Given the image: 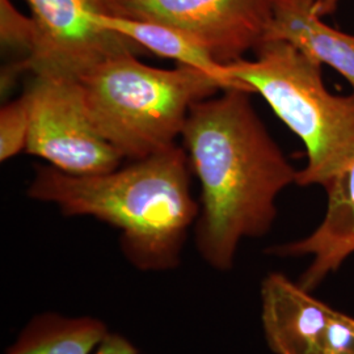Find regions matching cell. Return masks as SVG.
Segmentation results:
<instances>
[{
  "instance_id": "6da1fadb",
  "label": "cell",
  "mask_w": 354,
  "mask_h": 354,
  "mask_svg": "<svg viewBox=\"0 0 354 354\" xmlns=\"http://www.w3.org/2000/svg\"><path fill=\"white\" fill-rule=\"evenodd\" d=\"M251 95L231 88L196 102L181 133L201 185L197 250L218 272L232 269L241 241L272 230L279 194L297 184L298 169L269 134Z\"/></svg>"
},
{
  "instance_id": "7a4b0ae2",
  "label": "cell",
  "mask_w": 354,
  "mask_h": 354,
  "mask_svg": "<svg viewBox=\"0 0 354 354\" xmlns=\"http://www.w3.org/2000/svg\"><path fill=\"white\" fill-rule=\"evenodd\" d=\"M190 169L178 145L102 175L75 176L37 165L26 194L57 205L66 216H93L113 226L131 266L168 272L180 266L188 231L200 215Z\"/></svg>"
},
{
  "instance_id": "3957f363",
  "label": "cell",
  "mask_w": 354,
  "mask_h": 354,
  "mask_svg": "<svg viewBox=\"0 0 354 354\" xmlns=\"http://www.w3.org/2000/svg\"><path fill=\"white\" fill-rule=\"evenodd\" d=\"M80 83L93 125L130 160L176 146L192 106L230 89L203 70L151 67L130 53L102 61Z\"/></svg>"
},
{
  "instance_id": "277c9868",
  "label": "cell",
  "mask_w": 354,
  "mask_h": 354,
  "mask_svg": "<svg viewBox=\"0 0 354 354\" xmlns=\"http://www.w3.org/2000/svg\"><path fill=\"white\" fill-rule=\"evenodd\" d=\"M253 55L226 64L228 76L259 93L304 143L307 163L297 185L324 188L354 159V92L330 93L323 64L288 42L266 39Z\"/></svg>"
},
{
  "instance_id": "5b68a950",
  "label": "cell",
  "mask_w": 354,
  "mask_h": 354,
  "mask_svg": "<svg viewBox=\"0 0 354 354\" xmlns=\"http://www.w3.org/2000/svg\"><path fill=\"white\" fill-rule=\"evenodd\" d=\"M26 91L30 99L28 153L75 176L120 168L124 158L93 125L80 80L35 75Z\"/></svg>"
},
{
  "instance_id": "8992f818",
  "label": "cell",
  "mask_w": 354,
  "mask_h": 354,
  "mask_svg": "<svg viewBox=\"0 0 354 354\" xmlns=\"http://www.w3.org/2000/svg\"><path fill=\"white\" fill-rule=\"evenodd\" d=\"M36 24V48L28 61L35 75L80 80L102 61L142 55L137 42L102 26L105 16L127 17L117 0H26Z\"/></svg>"
},
{
  "instance_id": "52a82bcc",
  "label": "cell",
  "mask_w": 354,
  "mask_h": 354,
  "mask_svg": "<svg viewBox=\"0 0 354 354\" xmlns=\"http://www.w3.org/2000/svg\"><path fill=\"white\" fill-rule=\"evenodd\" d=\"M127 17L171 26L221 64L245 59L266 38L272 0H117Z\"/></svg>"
},
{
  "instance_id": "ba28073f",
  "label": "cell",
  "mask_w": 354,
  "mask_h": 354,
  "mask_svg": "<svg viewBox=\"0 0 354 354\" xmlns=\"http://www.w3.org/2000/svg\"><path fill=\"white\" fill-rule=\"evenodd\" d=\"M260 298L263 330L273 353L324 354L333 308L279 272L263 279Z\"/></svg>"
},
{
  "instance_id": "9c48e42d",
  "label": "cell",
  "mask_w": 354,
  "mask_h": 354,
  "mask_svg": "<svg viewBox=\"0 0 354 354\" xmlns=\"http://www.w3.org/2000/svg\"><path fill=\"white\" fill-rule=\"evenodd\" d=\"M323 221L302 239L270 247L279 257L311 256L298 283L307 291L317 289L354 254V159L329 180Z\"/></svg>"
},
{
  "instance_id": "30bf717a",
  "label": "cell",
  "mask_w": 354,
  "mask_h": 354,
  "mask_svg": "<svg viewBox=\"0 0 354 354\" xmlns=\"http://www.w3.org/2000/svg\"><path fill=\"white\" fill-rule=\"evenodd\" d=\"M319 0H272L266 39L292 45L308 58L336 70L354 92V36L323 21Z\"/></svg>"
},
{
  "instance_id": "8fae6325",
  "label": "cell",
  "mask_w": 354,
  "mask_h": 354,
  "mask_svg": "<svg viewBox=\"0 0 354 354\" xmlns=\"http://www.w3.org/2000/svg\"><path fill=\"white\" fill-rule=\"evenodd\" d=\"M102 24L109 30L133 39L146 53L150 51L165 59H172L180 66L203 70L223 80L230 89L250 91L232 80L228 76L226 66L218 64L201 44L175 28L124 16H105L102 19Z\"/></svg>"
},
{
  "instance_id": "7c38bea8",
  "label": "cell",
  "mask_w": 354,
  "mask_h": 354,
  "mask_svg": "<svg viewBox=\"0 0 354 354\" xmlns=\"http://www.w3.org/2000/svg\"><path fill=\"white\" fill-rule=\"evenodd\" d=\"M108 333L96 317L45 313L26 324L4 354H91Z\"/></svg>"
},
{
  "instance_id": "4fadbf2b",
  "label": "cell",
  "mask_w": 354,
  "mask_h": 354,
  "mask_svg": "<svg viewBox=\"0 0 354 354\" xmlns=\"http://www.w3.org/2000/svg\"><path fill=\"white\" fill-rule=\"evenodd\" d=\"M30 129V99L28 92L0 111V160L6 162L26 151Z\"/></svg>"
},
{
  "instance_id": "5bb4252c",
  "label": "cell",
  "mask_w": 354,
  "mask_h": 354,
  "mask_svg": "<svg viewBox=\"0 0 354 354\" xmlns=\"http://www.w3.org/2000/svg\"><path fill=\"white\" fill-rule=\"evenodd\" d=\"M36 24L33 17H26L13 7L11 0H0V39L6 50L23 54L28 61L36 48Z\"/></svg>"
},
{
  "instance_id": "9a60e30c",
  "label": "cell",
  "mask_w": 354,
  "mask_h": 354,
  "mask_svg": "<svg viewBox=\"0 0 354 354\" xmlns=\"http://www.w3.org/2000/svg\"><path fill=\"white\" fill-rule=\"evenodd\" d=\"M324 354H354V317L333 310Z\"/></svg>"
},
{
  "instance_id": "2e32d148",
  "label": "cell",
  "mask_w": 354,
  "mask_h": 354,
  "mask_svg": "<svg viewBox=\"0 0 354 354\" xmlns=\"http://www.w3.org/2000/svg\"><path fill=\"white\" fill-rule=\"evenodd\" d=\"M96 354H140L133 342L120 333L109 332L102 345L97 348Z\"/></svg>"
},
{
  "instance_id": "e0dca14e",
  "label": "cell",
  "mask_w": 354,
  "mask_h": 354,
  "mask_svg": "<svg viewBox=\"0 0 354 354\" xmlns=\"http://www.w3.org/2000/svg\"><path fill=\"white\" fill-rule=\"evenodd\" d=\"M339 3H340V0H319L317 13H319L322 17L332 15V13L336 11Z\"/></svg>"
}]
</instances>
